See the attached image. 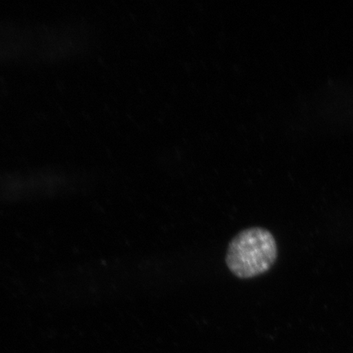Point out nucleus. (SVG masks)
<instances>
[{"mask_svg": "<svg viewBox=\"0 0 353 353\" xmlns=\"http://www.w3.org/2000/svg\"><path fill=\"white\" fill-rule=\"evenodd\" d=\"M277 254L276 242L270 232L262 228H248L231 241L226 263L233 275L250 279L270 270Z\"/></svg>", "mask_w": 353, "mask_h": 353, "instance_id": "f257e3e1", "label": "nucleus"}]
</instances>
